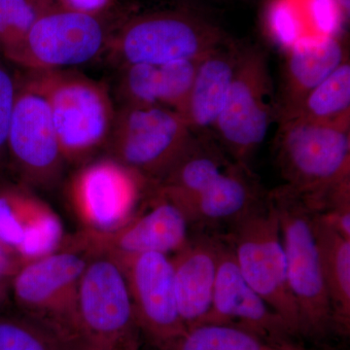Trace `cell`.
<instances>
[{"instance_id":"obj_6","label":"cell","mask_w":350,"mask_h":350,"mask_svg":"<svg viewBox=\"0 0 350 350\" xmlns=\"http://www.w3.org/2000/svg\"><path fill=\"white\" fill-rule=\"evenodd\" d=\"M275 122L278 101L267 53L258 46H243L213 137L232 162L250 167Z\"/></svg>"},{"instance_id":"obj_32","label":"cell","mask_w":350,"mask_h":350,"mask_svg":"<svg viewBox=\"0 0 350 350\" xmlns=\"http://www.w3.org/2000/svg\"><path fill=\"white\" fill-rule=\"evenodd\" d=\"M12 306L11 304L10 293H9V284L0 280V313Z\"/></svg>"},{"instance_id":"obj_20","label":"cell","mask_w":350,"mask_h":350,"mask_svg":"<svg viewBox=\"0 0 350 350\" xmlns=\"http://www.w3.org/2000/svg\"><path fill=\"white\" fill-rule=\"evenodd\" d=\"M243 46L230 39L209 52L197 71L182 116L194 135H213L236 75Z\"/></svg>"},{"instance_id":"obj_9","label":"cell","mask_w":350,"mask_h":350,"mask_svg":"<svg viewBox=\"0 0 350 350\" xmlns=\"http://www.w3.org/2000/svg\"><path fill=\"white\" fill-rule=\"evenodd\" d=\"M194 135L180 113L170 108L122 105L105 150L108 157L157 184Z\"/></svg>"},{"instance_id":"obj_2","label":"cell","mask_w":350,"mask_h":350,"mask_svg":"<svg viewBox=\"0 0 350 350\" xmlns=\"http://www.w3.org/2000/svg\"><path fill=\"white\" fill-rule=\"evenodd\" d=\"M80 230L54 252L21 267L9 283L11 304L61 338L69 350L76 333L78 286L96 254Z\"/></svg>"},{"instance_id":"obj_13","label":"cell","mask_w":350,"mask_h":350,"mask_svg":"<svg viewBox=\"0 0 350 350\" xmlns=\"http://www.w3.org/2000/svg\"><path fill=\"white\" fill-rule=\"evenodd\" d=\"M114 259L125 275L138 329L154 349L187 330L177 306L169 255L150 252Z\"/></svg>"},{"instance_id":"obj_33","label":"cell","mask_w":350,"mask_h":350,"mask_svg":"<svg viewBox=\"0 0 350 350\" xmlns=\"http://www.w3.org/2000/svg\"><path fill=\"white\" fill-rule=\"evenodd\" d=\"M122 350H139V340L129 345L128 347H126L125 349Z\"/></svg>"},{"instance_id":"obj_22","label":"cell","mask_w":350,"mask_h":350,"mask_svg":"<svg viewBox=\"0 0 350 350\" xmlns=\"http://www.w3.org/2000/svg\"><path fill=\"white\" fill-rule=\"evenodd\" d=\"M232 163L211 135H195L167 174L155 184L177 206L200 194Z\"/></svg>"},{"instance_id":"obj_10","label":"cell","mask_w":350,"mask_h":350,"mask_svg":"<svg viewBox=\"0 0 350 350\" xmlns=\"http://www.w3.org/2000/svg\"><path fill=\"white\" fill-rule=\"evenodd\" d=\"M107 15L77 12L55 4L39 16L9 62L29 71L90 63L107 51L111 40Z\"/></svg>"},{"instance_id":"obj_31","label":"cell","mask_w":350,"mask_h":350,"mask_svg":"<svg viewBox=\"0 0 350 350\" xmlns=\"http://www.w3.org/2000/svg\"><path fill=\"white\" fill-rule=\"evenodd\" d=\"M294 337H285L269 340L268 342L278 350H315L308 349L305 345L295 340Z\"/></svg>"},{"instance_id":"obj_15","label":"cell","mask_w":350,"mask_h":350,"mask_svg":"<svg viewBox=\"0 0 350 350\" xmlns=\"http://www.w3.org/2000/svg\"><path fill=\"white\" fill-rule=\"evenodd\" d=\"M66 237L59 216L31 188L0 183V241L23 264L54 252Z\"/></svg>"},{"instance_id":"obj_17","label":"cell","mask_w":350,"mask_h":350,"mask_svg":"<svg viewBox=\"0 0 350 350\" xmlns=\"http://www.w3.org/2000/svg\"><path fill=\"white\" fill-rule=\"evenodd\" d=\"M267 197L250 167L232 162L208 187L178 206L190 226H231L265 204Z\"/></svg>"},{"instance_id":"obj_30","label":"cell","mask_w":350,"mask_h":350,"mask_svg":"<svg viewBox=\"0 0 350 350\" xmlns=\"http://www.w3.org/2000/svg\"><path fill=\"white\" fill-rule=\"evenodd\" d=\"M23 265L17 254L0 241V280L9 284Z\"/></svg>"},{"instance_id":"obj_14","label":"cell","mask_w":350,"mask_h":350,"mask_svg":"<svg viewBox=\"0 0 350 350\" xmlns=\"http://www.w3.org/2000/svg\"><path fill=\"white\" fill-rule=\"evenodd\" d=\"M190 227L180 207L154 184L137 211L114 231H81L96 252L114 258L150 252L170 256L188 243Z\"/></svg>"},{"instance_id":"obj_4","label":"cell","mask_w":350,"mask_h":350,"mask_svg":"<svg viewBox=\"0 0 350 350\" xmlns=\"http://www.w3.org/2000/svg\"><path fill=\"white\" fill-rule=\"evenodd\" d=\"M268 200L280 225L288 282L300 314L301 335L326 337L335 326L313 232L312 209L284 186L269 193Z\"/></svg>"},{"instance_id":"obj_19","label":"cell","mask_w":350,"mask_h":350,"mask_svg":"<svg viewBox=\"0 0 350 350\" xmlns=\"http://www.w3.org/2000/svg\"><path fill=\"white\" fill-rule=\"evenodd\" d=\"M347 47L335 36L303 39L285 56L278 101V123L286 120L310 92L349 61Z\"/></svg>"},{"instance_id":"obj_27","label":"cell","mask_w":350,"mask_h":350,"mask_svg":"<svg viewBox=\"0 0 350 350\" xmlns=\"http://www.w3.org/2000/svg\"><path fill=\"white\" fill-rule=\"evenodd\" d=\"M56 0H0V55L9 61L41 14Z\"/></svg>"},{"instance_id":"obj_18","label":"cell","mask_w":350,"mask_h":350,"mask_svg":"<svg viewBox=\"0 0 350 350\" xmlns=\"http://www.w3.org/2000/svg\"><path fill=\"white\" fill-rule=\"evenodd\" d=\"M221 237L200 234L172 258L175 295L186 329L202 325L213 306Z\"/></svg>"},{"instance_id":"obj_28","label":"cell","mask_w":350,"mask_h":350,"mask_svg":"<svg viewBox=\"0 0 350 350\" xmlns=\"http://www.w3.org/2000/svg\"><path fill=\"white\" fill-rule=\"evenodd\" d=\"M3 59L0 55V172L7 167V138L18 88Z\"/></svg>"},{"instance_id":"obj_8","label":"cell","mask_w":350,"mask_h":350,"mask_svg":"<svg viewBox=\"0 0 350 350\" xmlns=\"http://www.w3.org/2000/svg\"><path fill=\"white\" fill-rule=\"evenodd\" d=\"M225 238L244 280L282 317L291 335L300 336V314L288 282L280 225L268 197L261 206L230 226Z\"/></svg>"},{"instance_id":"obj_1","label":"cell","mask_w":350,"mask_h":350,"mask_svg":"<svg viewBox=\"0 0 350 350\" xmlns=\"http://www.w3.org/2000/svg\"><path fill=\"white\" fill-rule=\"evenodd\" d=\"M278 124L275 157L283 186L317 213L350 186V121L291 119Z\"/></svg>"},{"instance_id":"obj_21","label":"cell","mask_w":350,"mask_h":350,"mask_svg":"<svg viewBox=\"0 0 350 350\" xmlns=\"http://www.w3.org/2000/svg\"><path fill=\"white\" fill-rule=\"evenodd\" d=\"M202 59L121 68L118 92L122 105L163 107L182 115Z\"/></svg>"},{"instance_id":"obj_12","label":"cell","mask_w":350,"mask_h":350,"mask_svg":"<svg viewBox=\"0 0 350 350\" xmlns=\"http://www.w3.org/2000/svg\"><path fill=\"white\" fill-rule=\"evenodd\" d=\"M153 185L105 156L79 165L68 181L66 196L81 230L107 232L133 216Z\"/></svg>"},{"instance_id":"obj_26","label":"cell","mask_w":350,"mask_h":350,"mask_svg":"<svg viewBox=\"0 0 350 350\" xmlns=\"http://www.w3.org/2000/svg\"><path fill=\"white\" fill-rule=\"evenodd\" d=\"M0 350H69L54 332L15 308L0 313Z\"/></svg>"},{"instance_id":"obj_24","label":"cell","mask_w":350,"mask_h":350,"mask_svg":"<svg viewBox=\"0 0 350 350\" xmlns=\"http://www.w3.org/2000/svg\"><path fill=\"white\" fill-rule=\"evenodd\" d=\"M337 123L350 121V63L345 62L306 96L300 105L284 121ZM282 123V122H280Z\"/></svg>"},{"instance_id":"obj_25","label":"cell","mask_w":350,"mask_h":350,"mask_svg":"<svg viewBox=\"0 0 350 350\" xmlns=\"http://www.w3.org/2000/svg\"><path fill=\"white\" fill-rule=\"evenodd\" d=\"M157 350H278L241 327L207 323L192 327Z\"/></svg>"},{"instance_id":"obj_23","label":"cell","mask_w":350,"mask_h":350,"mask_svg":"<svg viewBox=\"0 0 350 350\" xmlns=\"http://www.w3.org/2000/svg\"><path fill=\"white\" fill-rule=\"evenodd\" d=\"M312 227L330 300L334 326L335 330L345 335L350 329V239L338 234L314 211Z\"/></svg>"},{"instance_id":"obj_5","label":"cell","mask_w":350,"mask_h":350,"mask_svg":"<svg viewBox=\"0 0 350 350\" xmlns=\"http://www.w3.org/2000/svg\"><path fill=\"white\" fill-rule=\"evenodd\" d=\"M208 21L184 11L135 16L113 33L107 51L120 68L202 59L229 41Z\"/></svg>"},{"instance_id":"obj_3","label":"cell","mask_w":350,"mask_h":350,"mask_svg":"<svg viewBox=\"0 0 350 350\" xmlns=\"http://www.w3.org/2000/svg\"><path fill=\"white\" fill-rule=\"evenodd\" d=\"M27 76L49 105L66 163L84 165L105 149L116 109L103 83L68 69Z\"/></svg>"},{"instance_id":"obj_7","label":"cell","mask_w":350,"mask_h":350,"mask_svg":"<svg viewBox=\"0 0 350 350\" xmlns=\"http://www.w3.org/2000/svg\"><path fill=\"white\" fill-rule=\"evenodd\" d=\"M139 334L123 269L109 254L96 253L78 286L71 350H122Z\"/></svg>"},{"instance_id":"obj_29","label":"cell","mask_w":350,"mask_h":350,"mask_svg":"<svg viewBox=\"0 0 350 350\" xmlns=\"http://www.w3.org/2000/svg\"><path fill=\"white\" fill-rule=\"evenodd\" d=\"M57 5L77 12L105 15L111 10L115 0H56Z\"/></svg>"},{"instance_id":"obj_11","label":"cell","mask_w":350,"mask_h":350,"mask_svg":"<svg viewBox=\"0 0 350 350\" xmlns=\"http://www.w3.org/2000/svg\"><path fill=\"white\" fill-rule=\"evenodd\" d=\"M66 160L49 105L29 76L18 81L7 138V167L29 188H54L63 177Z\"/></svg>"},{"instance_id":"obj_16","label":"cell","mask_w":350,"mask_h":350,"mask_svg":"<svg viewBox=\"0 0 350 350\" xmlns=\"http://www.w3.org/2000/svg\"><path fill=\"white\" fill-rule=\"evenodd\" d=\"M207 323L241 327L267 342L293 337L282 317L244 280L232 246L223 237L219 248L213 306L204 324Z\"/></svg>"}]
</instances>
